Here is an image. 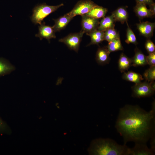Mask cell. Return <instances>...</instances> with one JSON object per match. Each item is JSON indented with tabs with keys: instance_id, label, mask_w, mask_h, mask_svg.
Returning a JSON list of instances; mask_svg holds the SVG:
<instances>
[{
	"instance_id": "1",
	"label": "cell",
	"mask_w": 155,
	"mask_h": 155,
	"mask_svg": "<svg viewBox=\"0 0 155 155\" xmlns=\"http://www.w3.org/2000/svg\"><path fill=\"white\" fill-rule=\"evenodd\" d=\"M155 103L146 111L137 105L127 104L120 108L115 127L124 144L129 142L146 143L155 131Z\"/></svg>"
},
{
	"instance_id": "2",
	"label": "cell",
	"mask_w": 155,
	"mask_h": 155,
	"mask_svg": "<svg viewBox=\"0 0 155 155\" xmlns=\"http://www.w3.org/2000/svg\"><path fill=\"white\" fill-rule=\"evenodd\" d=\"M130 148L109 138H98L91 142L88 149L91 155H129Z\"/></svg>"
},
{
	"instance_id": "3",
	"label": "cell",
	"mask_w": 155,
	"mask_h": 155,
	"mask_svg": "<svg viewBox=\"0 0 155 155\" xmlns=\"http://www.w3.org/2000/svg\"><path fill=\"white\" fill-rule=\"evenodd\" d=\"M63 5V3L55 6L48 5L45 3L38 5L33 9L31 21L35 25H40L46 17Z\"/></svg>"
},
{
	"instance_id": "4",
	"label": "cell",
	"mask_w": 155,
	"mask_h": 155,
	"mask_svg": "<svg viewBox=\"0 0 155 155\" xmlns=\"http://www.w3.org/2000/svg\"><path fill=\"white\" fill-rule=\"evenodd\" d=\"M97 5L90 0L80 1L67 14L73 18L77 15L82 16L87 13Z\"/></svg>"
},
{
	"instance_id": "5",
	"label": "cell",
	"mask_w": 155,
	"mask_h": 155,
	"mask_svg": "<svg viewBox=\"0 0 155 155\" xmlns=\"http://www.w3.org/2000/svg\"><path fill=\"white\" fill-rule=\"evenodd\" d=\"M84 32L81 30L77 33H71L60 39L59 41L65 44L70 50L78 52Z\"/></svg>"
},
{
	"instance_id": "6",
	"label": "cell",
	"mask_w": 155,
	"mask_h": 155,
	"mask_svg": "<svg viewBox=\"0 0 155 155\" xmlns=\"http://www.w3.org/2000/svg\"><path fill=\"white\" fill-rule=\"evenodd\" d=\"M132 96L137 98L150 96L154 94L155 91L147 82L135 84L132 87Z\"/></svg>"
},
{
	"instance_id": "7",
	"label": "cell",
	"mask_w": 155,
	"mask_h": 155,
	"mask_svg": "<svg viewBox=\"0 0 155 155\" xmlns=\"http://www.w3.org/2000/svg\"><path fill=\"white\" fill-rule=\"evenodd\" d=\"M82 16V30L86 34L97 29L100 22L99 19L87 16L85 15Z\"/></svg>"
},
{
	"instance_id": "8",
	"label": "cell",
	"mask_w": 155,
	"mask_h": 155,
	"mask_svg": "<svg viewBox=\"0 0 155 155\" xmlns=\"http://www.w3.org/2000/svg\"><path fill=\"white\" fill-rule=\"evenodd\" d=\"M55 32L53 26L46 25L44 22L38 26V32L35 36L39 38L41 40L46 39L50 42L51 39L56 38Z\"/></svg>"
},
{
	"instance_id": "9",
	"label": "cell",
	"mask_w": 155,
	"mask_h": 155,
	"mask_svg": "<svg viewBox=\"0 0 155 155\" xmlns=\"http://www.w3.org/2000/svg\"><path fill=\"white\" fill-rule=\"evenodd\" d=\"M137 29L142 35L150 38L153 34L155 27L154 23L149 22H140L136 24Z\"/></svg>"
},
{
	"instance_id": "10",
	"label": "cell",
	"mask_w": 155,
	"mask_h": 155,
	"mask_svg": "<svg viewBox=\"0 0 155 155\" xmlns=\"http://www.w3.org/2000/svg\"><path fill=\"white\" fill-rule=\"evenodd\" d=\"M155 153L149 148L146 143H135L134 147L130 148L129 155H154Z\"/></svg>"
},
{
	"instance_id": "11",
	"label": "cell",
	"mask_w": 155,
	"mask_h": 155,
	"mask_svg": "<svg viewBox=\"0 0 155 155\" xmlns=\"http://www.w3.org/2000/svg\"><path fill=\"white\" fill-rule=\"evenodd\" d=\"M136 3V5L134 8V11L140 19L151 17L155 15L150 9L147 8L146 5Z\"/></svg>"
},
{
	"instance_id": "12",
	"label": "cell",
	"mask_w": 155,
	"mask_h": 155,
	"mask_svg": "<svg viewBox=\"0 0 155 155\" xmlns=\"http://www.w3.org/2000/svg\"><path fill=\"white\" fill-rule=\"evenodd\" d=\"M110 53L106 47H99L96 54V59L99 64L103 65L109 63L110 60L109 57Z\"/></svg>"
},
{
	"instance_id": "13",
	"label": "cell",
	"mask_w": 155,
	"mask_h": 155,
	"mask_svg": "<svg viewBox=\"0 0 155 155\" xmlns=\"http://www.w3.org/2000/svg\"><path fill=\"white\" fill-rule=\"evenodd\" d=\"M73 18L67 13L57 19H54L55 24L53 26L55 32L64 29Z\"/></svg>"
},
{
	"instance_id": "14",
	"label": "cell",
	"mask_w": 155,
	"mask_h": 155,
	"mask_svg": "<svg viewBox=\"0 0 155 155\" xmlns=\"http://www.w3.org/2000/svg\"><path fill=\"white\" fill-rule=\"evenodd\" d=\"M135 54L131 59L132 66L134 67L144 66L148 64L146 56L137 47L135 49Z\"/></svg>"
},
{
	"instance_id": "15",
	"label": "cell",
	"mask_w": 155,
	"mask_h": 155,
	"mask_svg": "<svg viewBox=\"0 0 155 155\" xmlns=\"http://www.w3.org/2000/svg\"><path fill=\"white\" fill-rule=\"evenodd\" d=\"M116 22V20L112 15L106 17L105 16L102 18L100 22L97 29L104 32L109 29L114 28Z\"/></svg>"
},
{
	"instance_id": "16",
	"label": "cell",
	"mask_w": 155,
	"mask_h": 155,
	"mask_svg": "<svg viewBox=\"0 0 155 155\" xmlns=\"http://www.w3.org/2000/svg\"><path fill=\"white\" fill-rule=\"evenodd\" d=\"M112 15L116 21L119 22L122 24L127 21L128 14L126 7H124L118 8L112 13Z\"/></svg>"
},
{
	"instance_id": "17",
	"label": "cell",
	"mask_w": 155,
	"mask_h": 155,
	"mask_svg": "<svg viewBox=\"0 0 155 155\" xmlns=\"http://www.w3.org/2000/svg\"><path fill=\"white\" fill-rule=\"evenodd\" d=\"M104 32L97 29L86 35L89 36L91 38V42L88 46L92 44L98 45L104 40Z\"/></svg>"
},
{
	"instance_id": "18",
	"label": "cell",
	"mask_w": 155,
	"mask_h": 155,
	"mask_svg": "<svg viewBox=\"0 0 155 155\" xmlns=\"http://www.w3.org/2000/svg\"><path fill=\"white\" fill-rule=\"evenodd\" d=\"M107 11V9L98 5L84 15L99 19L104 17Z\"/></svg>"
},
{
	"instance_id": "19",
	"label": "cell",
	"mask_w": 155,
	"mask_h": 155,
	"mask_svg": "<svg viewBox=\"0 0 155 155\" xmlns=\"http://www.w3.org/2000/svg\"><path fill=\"white\" fill-rule=\"evenodd\" d=\"M131 66V59L122 53L118 61V67L121 73L124 72Z\"/></svg>"
},
{
	"instance_id": "20",
	"label": "cell",
	"mask_w": 155,
	"mask_h": 155,
	"mask_svg": "<svg viewBox=\"0 0 155 155\" xmlns=\"http://www.w3.org/2000/svg\"><path fill=\"white\" fill-rule=\"evenodd\" d=\"M122 78L124 80L134 82L135 84L141 82L144 79L141 75L132 71L124 72Z\"/></svg>"
},
{
	"instance_id": "21",
	"label": "cell",
	"mask_w": 155,
	"mask_h": 155,
	"mask_svg": "<svg viewBox=\"0 0 155 155\" xmlns=\"http://www.w3.org/2000/svg\"><path fill=\"white\" fill-rule=\"evenodd\" d=\"M14 69V66L7 60L0 58V76L9 74Z\"/></svg>"
},
{
	"instance_id": "22",
	"label": "cell",
	"mask_w": 155,
	"mask_h": 155,
	"mask_svg": "<svg viewBox=\"0 0 155 155\" xmlns=\"http://www.w3.org/2000/svg\"><path fill=\"white\" fill-rule=\"evenodd\" d=\"M109 52H111L123 50V49L120 38L115 39L109 42L106 46Z\"/></svg>"
},
{
	"instance_id": "23",
	"label": "cell",
	"mask_w": 155,
	"mask_h": 155,
	"mask_svg": "<svg viewBox=\"0 0 155 155\" xmlns=\"http://www.w3.org/2000/svg\"><path fill=\"white\" fill-rule=\"evenodd\" d=\"M118 38H120L119 33L115 28H110L104 31V40L108 42Z\"/></svg>"
},
{
	"instance_id": "24",
	"label": "cell",
	"mask_w": 155,
	"mask_h": 155,
	"mask_svg": "<svg viewBox=\"0 0 155 155\" xmlns=\"http://www.w3.org/2000/svg\"><path fill=\"white\" fill-rule=\"evenodd\" d=\"M127 30L126 39L125 41L128 44L132 43L135 45L137 44L135 36L132 30L129 27L127 21Z\"/></svg>"
},
{
	"instance_id": "25",
	"label": "cell",
	"mask_w": 155,
	"mask_h": 155,
	"mask_svg": "<svg viewBox=\"0 0 155 155\" xmlns=\"http://www.w3.org/2000/svg\"><path fill=\"white\" fill-rule=\"evenodd\" d=\"M143 75L148 82L154 81L155 80V65L150 66V68L146 70Z\"/></svg>"
},
{
	"instance_id": "26",
	"label": "cell",
	"mask_w": 155,
	"mask_h": 155,
	"mask_svg": "<svg viewBox=\"0 0 155 155\" xmlns=\"http://www.w3.org/2000/svg\"><path fill=\"white\" fill-rule=\"evenodd\" d=\"M145 47L149 54L155 52V45L153 42L149 39H147L146 42Z\"/></svg>"
},
{
	"instance_id": "27",
	"label": "cell",
	"mask_w": 155,
	"mask_h": 155,
	"mask_svg": "<svg viewBox=\"0 0 155 155\" xmlns=\"http://www.w3.org/2000/svg\"><path fill=\"white\" fill-rule=\"evenodd\" d=\"M146 58L148 64L150 66L155 65V52L149 54V55L146 56Z\"/></svg>"
},
{
	"instance_id": "28",
	"label": "cell",
	"mask_w": 155,
	"mask_h": 155,
	"mask_svg": "<svg viewBox=\"0 0 155 155\" xmlns=\"http://www.w3.org/2000/svg\"><path fill=\"white\" fill-rule=\"evenodd\" d=\"M150 139V149L154 153L155 152V131L152 133Z\"/></svg>"
},
{
	"instance_id": "29",
	"label": "cell",
	"mask_w": 155,
	"mask_h": 155,
	"mask_svg": "<svg viewBox=\"0 0 155 155\" xmlns=\"http://www.w3.org/2000/svg\"><path fill=\"white\" fill-rule=\"evenodd\" d=\"M7 129L6 124L0 118V133L6 132Z\"/></svg>"
},
{
	"instance_id": "30",
	"label": "cell",
	"mask_w": 155,
	"mask_h": 155,
	"mask_svg": "<svg viewBox=\"0 0 155 155\" xmlns=\"http://www.w3.org/2000/svg\"><path fill=\"white\" fill-rule=\"evenodd\" d=\"M136 3L148 5H149L154 3L153 0H136Z\"/></svg>"
},
{
	"instance_id": "31",
	"label": "cell",
	"mask_w": 155,
	"mask_h": 155,
	"mask_svg": "<svg viewBox=\"0 0 155 155\" xmlns=\"http://www.w3.org/2000/svg\"><path fill=\"white\" fill-rule=\"evenodd\" d=\"M150 7V9L154 14H155V4L154 3L152 4L149 5Z\"/></svg>"
},
{
	"instance_id": "32",
	"label": "cell",
	"mask_w": 155,
	"mask_h": 155,
	"mask_svg": "<svg viewBox=\"0 0 155 155\" xmlns=\"http://www.w3.org/2000/svg\"><path fill=\"white\" fill-rule=\"evenodd\" d=\"M151 88L154 90H155V84L154 81L150 82L149 83Z\"/></svg>"
}]
</instances>
